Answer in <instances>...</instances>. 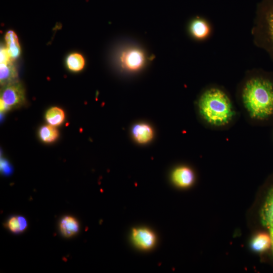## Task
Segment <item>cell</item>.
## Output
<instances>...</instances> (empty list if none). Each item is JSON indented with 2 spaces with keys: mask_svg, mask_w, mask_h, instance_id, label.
Here are the masks:
<instances>
[{
  "mask_svg": "<svg viewBox=\"0 0 273 273\" xmlns=\"http://www.w3.org/2000/svg\"><path fill=\"white\" fill-rule=\"evenodd\" d=\"M199 119L206 127L222 131L238 120L240 111L229 93L222 87L210 85L204 88L196 102Z\"/></svg>",
  "mask_w": 273,
  "mask_h": 273,
  "instance_id": "2",
  "label": "cell"
},
{
  "mask_svg": "<svg viewBox=\"0 0 273 273\" xmlns=\"http://www.w3.org/2000/svg\"><path fill=\"white\" fill-rule=\"evenodd\" d=\"M65 117L63 110L56 107L49 109L45 115L48 123L55 127L61 125L64 122Z\"/></svg>",
  "mask_w": 273,
  "mask_h": 273,
  "instance_id": "15",
  "label": "cell"
},
{
  "mask_svg": "<svg viewBox=\"0 0 273 273\" xmlns=\"http://www.w3.org/2000/svg\"><path fill=\"white\" fill-rule=\"evenodd\" d=\"M7 225L13 233H19L26 229L27 223L26 219L23 217L15 216L9 219Z\"/></svg>",
  "mask_w": 273,
  "mask_h": 273,
  "instance_id": "18",
  "label": "cell"
},
{
  "mask_svg": "<svg viewBox=\"0 0 273 273\" xmlns=\"http://www.w3.org/2000/svg\"><path fill=\"white\" fill-rule=\"evenodd\" d=\"M145 61L143 53L137 49H131L123 53L121 62L129 70H136L143 66Z\"/></svg>",
  "mask_w": 273,
  "mask_h": 273,
  "instance_id": "7",
  "label": "cell"
},
{
  "mask_svg": "<svg viewBox=\"0 0 273 273\" xmlns=\"http://www.w3.org/2000/svg\"><path fill=\"white\" fill-rule=\"evenodd\" d=\"M24 87L18 81L3 86L1 92V111L5 112L18 108L24 104Z\"/></svg>",
  "mask_w": 273,
  "mask_h": 273,
  "instance_id": "4",
  "label": "cell"
},
{
  "mask_svg": "<svg viewBox=\"0 0 273 273\" xmlns=\"http://www.w3.org/2000/svg\"><path fill=\"white\" fill-rule=\"evenodd\" d=\"M260 219L263 225L268 230L270 237L273 256V185L269 190L261 208Z\"/></svg>",
  "mask_w": 273,
  "mask_h": 273,
  "instance_id": "5",
  "label": "cell"
},
{
  "mask_svg": "<svg viewBox=\"0 0 273 273\" xmlns=\"http://www.w3.org/2000/svg\"><path fill=\"white\" fill-rule=\"evenodd\" d=\"M173 183L178 187L187 188L194 181L195 176L192 170L187 166H179L175 168L172 173Z\"/></svg>",
  "mask_w": 273,
  "mask_h": 273,
  "instance_id": "8",
  "label": "cell"
},
{
  "mask_svg": "<svg viewBox=\"0 0 273 273\" xmlns=\"http://www.w3.org/2000/svg\"><path fill=\"white\" fill-rule=\"evenodd\" d=\"M18 73L11 61L0 63V82L2 86L17 81Z\"/></svg>",
  "mask_w": 273,
  "mask_h": 273,
  "instance_id": "10",
  "label": "cell"
},
{
  "mask_svg": "<svg viewBox=\"0 0 273 273\" xmlns=\"http://www.w3.org/2000/svg\"><path fill=\"white\" fill-rule=\"evenodd\" d=\"M255 44L273 61V0H263L257 6L252 30Z\"/></svg>",
  "mask_w": 273,
  "mask_h": 273,
  "instance_id": "3",
  "label": "cell"
},
{
  "mask_svg": "<svg viewBox=\"0 0 273 273\" xmlns=\"http://www.w3.org/2000/svg\"><path fill=\"white\" fill-rule=\"evenodd\" d=\"M66 65L70 70L77 72L83 68L85 60L81 54L74 53L70 54L67 57Z\"/></svg>",
  "mask_w": 273,
  "mask_h": 273,
  "instance_id": "17",
  "label": "cell"
},
{
  "mask_svg": "<svg viewBox=\"0 0 273 273\" xmlns=\"http://www.w3.org/2000/svg\"><path fill=\"white\" fill-rule=\"evenodd\" d=\"M132 239L137 247L145 250L152 248L156 242L155 234L144 228L133 229Z\"/></svg>",
  "mask_w": 273,
  "mask_h": 273,
  "instance_id": "6",
  "label": "cell"
},
{
  "mask_svg": "<svg viewBox=\"0 0 273 273\" xmlns=\"http://www.w3.org/2000/svg\"><path fill=\"white\" fill-rule=\"evenodd\" d=\"M6 48L12 59L19 57L21 53L20 46L16 33L13 30L8 31L5 36Z\"/></svg>",
  "mask_w": 273,
  "mask_h": 273,
  "instance_id": "13",
  "label": "cell"
},
{
  "mask_svg": "<svg viewBox=\"0 0 273 273\" xmlns=\"http://www.w3.org/2000/svg\"><path fill=\"white\" fill-rule=\"evenodd\" d=\"M38 134L42 142L51 143L57 139L59 132L55 126L49 124L42 126L39 130Z\"/></svg>",
  "mask_w": 273,
  "mask_h": 273,
  "instance_id": "16",
  "label": "cell"
},
{
  "mask_svg": "<svg viewBox=\"0 0 273 273\" xmlns=\"http://www.w3.org/2000/svg\"><path fill=\"white\" fill-rule=\"evenodd\" d=\"M1 168L5 172L8 173L10 171V168L7 162L3 161L1 162Z\"/></svg>",
  "mask_w": 273,
  "mask_h": 273,
  "instance_id": "20",
  "label": "cell"
},
{
  "mask_svg": "<svg viewBox=\"0 0 273 273\" xmlns=\"http://www.w3.org/2000/svg\"><path fill=\"white\" fill-rule=\"evenodd\" d=\"M236 101L250 125L273 124V73L261 70L248 73L238 85Z\"/></svg>",
  "mask_w": 273,
  "mask_h": 273,
  "instance_id": "1",
  "label": "cell"
},
{
  "mask_svg": "<svg viewBox=\"0 0 273 273\" xmlns=\"http://www.w3.org/2000/svg\"><path fill=\"white\" fill-rule=\"evenodd\" d=\"M271 246V240L269 234L259 233L254 236L251 242L252 249L256 252H263Z\"/></svg>",
  "mask_w": 273,
  "mask_h": 273,
  "instance_id": "14",
  "label": "cell"
},
{
  "mask_svg": "<svg viewBox=\"0 0 273 273\" xmlns=\"http://www.w3.org/2000/svg\"><path fill=\"white\" fill-rule=\"evenodd\" d=\"M190 30L194 37L202 40L209 36L211 29L209 23L205 19L198 17L192 21Z\"/></svg>",
  "mask_w": 273,
  "mask_h": 273,
  "instance_id": "9",
  "label": "cell"
},
{
  "mask_svg": "<svg viewBox=\"0 0 273 273\" xmlns=\"http://www.w3.org/2000/svg\"><path fill=\"white\" fill-rule=\"evenodd\" d=\"M0 59L1 63H7L11 61L12 59L6 47L1 49Z\"/></svg>",
  "mask_w": 273,
  "mask_h": 273,
  "instance_id": "19",
  "label": "cell"
},
{
  "mask_svg": "<svg viewBox=\"0 0 273 273\" xmlns=\"http://www.w3.org/2000/svg\"><path fill=\"white\" fill-rule=\"evenodd\" d=\"M132 134L134 139L139 143L145 144L153 138V131L151 127L146 123H139L132 128Z\"/></svg>",
  "mask_w": 273,
  "mask_h": 273,
  "instance_id": "11",
  "label": "cell"
},
{
  "mask_svg": "<svg viewBox=\"0 0 273 273\" xmlns=\"http://www.w3.org/2000/svg\"><path fill=\"white\" fill-rule=\"evenodd\" d=\"M60 230L62 235L67 238L71 237L76 234L79 228L78 221L71 216H66L61 220Z\"/></svg>",
  "mask_w": 273,
  "mask_h": 273,
  "instance_id": "12",
  "label": "cell"
}]
</instances>
